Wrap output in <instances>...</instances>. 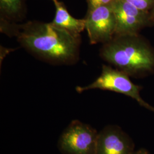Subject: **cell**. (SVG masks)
<instances>
[{
	"instance_id": "obj_8",
	"label": "cell",
	"mask_w": 154,
	"mask_h": 154,
	"mask_svg": "<svg viewBox=\"0 0 154 154\" xmlns=\"http://www.w3.org/2000/svg\"><path fill=\"white\" fill-rule=\"evenodd\" d=\"M55 17L51 23L56 26L63 29L75 35L79 34L86 28L85 19H77L72 16L67 10L65 6L58 0L54 2Z\"/></svg>"
},
{
	"instance_id": "obj_9",
	"label": "cell",
	"mask_w": 154,
	"mask_h": 154,
	"mask_svg": "<svg viewBox=\"0 0 154 154\" xmlns=\"http://www.w3.org/2000/svg\"><path fill=\"white\" fill-rule=\"evenodd\" d=\"M0 11L2 19L20 18L25 11V0H0Z\"/></svg>"
},
{
	"instance_id": "obj_14",
	"label": "cell",
	"mask_w": 154,
	"mask_h": 154,
	"mask_svg": "<svg viewBox=\"0 0 154 154\" xmlns=\"http://www.w3.org/2000/svg\"><path fill=\"white\" fill-rule=\"evenodd\" d=\"M153 9V14H154V8H153V9Z\"/></svg>"
},
{
	"instance_id": "obj_4",
	"label": "cell",
	"mask_w": 154,
	"mask_h": 154,
	"mask_svg": "<svg viewBox=\"0 0 154 154\" xmlns=\"http://www.w3.org/2000/svg\"><path fill=\"white\" fill-rule=\"evenodd\" d=\"M98 137L93 127L74 120L62 134L58 147L63 154H95Z\"/></svg>"
},
{
	"instance_id": "obj_3",
	"label": "cell",
	"mask_w": 154,
	"mask_h": 154,
	"mask_svg": "<svg viewBox=\"0 0 154 154\" xmlns=\"http://www.w3.org/2000/svg\"><path fill=\"white\" fill-rule=\"evenodd\" d=\"M109 90L122 94L136 100L140 106L154 112V107L143 100L140 95L141 88L135 85L125 72L118 71L109 66L103 65L102 72L94 82L85 87L78 86L76 90L79 93L91 89Z\"/></svg>"
},
{
	"instance_id": "obj_5",
	"label": "cell",
	"mask_w": 154,
	"mask_h": 154,
	"mask_svg": "<svg viewBox=\"0 0 154 154\" xmlns=\"http://www.w3.org/2000/svg\"><path fill=\"white\" fill-rule=\"evenodd\" d=\"M85 19L90 44L107 43L116 35V22L111 6H102L89 11Z\"/></svg>"
},
{
	"instance_id": "obj_1",
	"label": "cell",
	"mask_w": 154,
	"mask_h": 154,
	"mask_svg": "<svg viewBox=\"0 0 154 154\" xmlns=\"http://www.w3.org/2000/svg\"><path fill=\"white\" fill-rule=\"evenodd\" d=\"M17 37L26 49L45 60L61 63L78 57L80 36L50 23L29 22L17 28Z\"/></svg>"
},
{
	"instance_id": "obj_7",
	"label": "cell",
	"mask_w": 154,
	"mask_h": 154,
	"mask_svg": "<svg viewBox=\"0 0 154 154\" xmlns=\"http://www.w3.org/2000/svg\"><path fill=\"white\" fill-rule=\"evenodd\" d=\"M134 143L117 126H108L98 133L95 154H132Z\"/></svg>"
},
{
	"instance_id": "obj_6",
	"label": "cell",
	"mask_w": 154,
	"mask_h": 154,
	"mask_svg": "<svg viewBox=\"0 0 154 154\" xmlns=\"http://www.w3.org/2000/svg\"><path fill=\"white\" fill-rule=\"evenodd\" d=\"M111 6L116 17V35L135 34L147 21V12L142 11L123 0H115Z\"/></svg>"
},
{
	"instance_id": "obj_2",
	"label": "cell",
	"mask_w": 154,
	"mask_h": 154,
	"mask_svg": "<svg viewBox=\"0 0 154 154\" xmlns=\"http://www.w3.org/2000/svg\"><path fill=\"white\" fill-rule=\"evenodd\" d=\"M101 55L128 75L150 70L154 66L153 52L135 34L116 35L103 46Z\"/></svg>"
},
{
	"instance_id": "obj_10",
	"label": "cell",
	"mask_w": 154,
	"mask_h": 154,
	"mask_svg": "<svg viewBox=\"0 0 154 154\" xmlns=\"http://www.w3.org/2000/svg\"><path fill=\"white\" fill-rule=\"evenodd\" d=\"M130 5L137 8L138 9L149 12V10L153 9L154 0H123Z\"/></svg>"
},
{
	"instance_id": "obj_12",
	"label": "cell",
	"mask_w": 154,
	"mask_h": 154,
	"mask_svg": "<svg viewBox=\"0 0 154 154\" xmlns=\"http://www.w3.org/2000/svg\"><path fill=\"white\" fill-rule=\"evenodd\" d=\"M132 154H150L149 151L144 149H139L138 151H134Z\"/></svg>"
},
{
	"instance_id": "obj_11",
	"label": "cell",
	"mask_w": 154,
	"mask_h": 154,
	"mask_svg": "<svg viewBox=\"0 0 154 154\" xmlns=\"http://www.w3.org/2000/svg\"><path fill=\"white\" fill-rule=\"evenodd\" d=\"M115 0H87L88 11L102 6L111 5Z\"/></svg>"
},
{
	"instance_id": "obj_13",
	"label": "cell",
	"mask_w": 154,
	"mask_h": 154,
	"mask_svg": "<svg viewBox=\"0 0 154 154\" xmlns=\"http://www.w3.org/2000/svg\"><path fill=\"white\" fill-rule=\"evenodd\" d=\"M52 1H53V2L54 3V2H56V1H57V0H52Z\"/></svg>"
}]
</instances>
